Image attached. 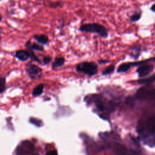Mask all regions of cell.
<instances>
[{"label": "cell", "instance_id": "obj_27", "mask_svg": "<svg viewBox=\"0 0 155 155\" xmlns=\"http://www.w3.org/2000/svg\"><path fill=\"white\" fill-rule=\"evenodd\" d=\"M150 10L153 13H155V3H154L150 7Z\"/></svg>", "mask_w": 155, "mask_h": 155}, {"label": "cell", "instance_id": "obj_7", "mask_svg": "<svg viewBox=\"0 0 155 155\" xmlns=\"http://www.w3.org/2000/svg\"><path fill=\"white\" fill-rule=\"evenodd\" d=\"M25 47L26 50H30L33 51H44V45H42L37 42H32L31 39H29L25 43Z\"/></svg>", "mask_w": 155, "mask_h": 155}, {"label": "cell", "instance_id": "obj_1", "mask_svg": "<svg viewBox=\"0 0 155 155\" xmlns=\"http://www.w3.org/2000/svg\"><path fill=\"white\" fill-rule=\"evenodd\" d=\"M79 30L83 33H96L102 38H107L108 37V30L104 26L97 22L85 23L81 25Z\"/></svg>", "mask_w": 155, "mask_h": 155}, {"label": "cell", "instance_id": "obj_12", "mask_svg": "<svg viewBox=\"0 0 155 155\" xmlns=\"http://www.w3.org/2000/svg\"><path fill=\"white\" fill-rule=\"evenodd\" d=\"M142 11L140 9H136L132 15L130 16L129 19L131 22H136L139 21L142 17Z\"/></svg>", "mask_w": 155, "mask_h": 155}, {"label": "cell", "instance_id": "obj_16", "mask_svg": "<svg viewBox=\"0 0 155 155\" xmlns=\"http://www.w3.org/2000/svg\"><path fill=\"white\" fill-rule=\"evenodd\" d=\"M154 82H155V73L147 78H145L139 81V84H150Z\"/></svg>", "mask_w": 155, "mask_h": 155}, {"label": "cell", "instance_id": "obj_20", "mask_svg": "<svg viewBox=\"0 0 155 155\" xmlns=\"http://www.w3.org/2000/svg\"><path fill=\"white\" fill-rule=\"evenodd\" d=\"M5 90V78L0 77V94L3 93Z\"/></svg>", "mask_w": 155, "mask_h": 155}, {"label": "cell", "instance_id": "obj_15", "mask_svg": "<svg viewBox=\"0 0 155 155\" xmlns=\"http://www.w3.org/2000/svg\"><path fill=\"white\" fill-rule=\"evenodd\" d=\"M130 68V67L129 65L128 62H125V63H122L121 64L119 67L117 68V71L118 73H123V72H125L127 70H128V69Z\"/></svg>", "mask_w": 155, "mask_h": 155}, {"label": "cell", "instance_id": "obj_5", "mask_svg": "<svg viewBox=\"0 0 155 155\" xmlns=\"http://www.w3.org/2000/svg\"><path fill=\"white\" fill-rule=\"evenodd\" d=\"M144 129L150 133L155 132V115L148 118L144 125L140 124L137 127V131L139 133L142 132L144 130Z\"/></svg>", "mask_w": 155, "mask_h": 155}, {"label": "cell", "instance_id": "obj_23", "mask_svg": "<svg viewBox=\"0 0 155 155\" xmlns=\"http://www.w3.org/2000/svg\"><path fill=\"white\" fill-rule=\"evenodd\" d=\"M46 155H58V153L56 150H51L46 153Z\"/></svg>", "mask_w": 155, "mask_h": 155}, {"label": "cell", "instance_id": "obj_3", "mask_svg": "<svg viewBox=\"0 0 155 155\" xmlns=\"http://www.w3.org/2000/svg\"><path fill=\"white\" fill-rule=\"evenodd\" d=\"M136 96L139 99L155 100V87H143L140 88Z\"/></svg>", "mask_w": 155, "mask_h": 155}, {"label": "cell", "instance_id": "obj_4", "mask_svg": "<svg viewBox=\"0 0 155 155\" xmlns=\"http://www.w3.org/2000/svg\"><path fill=\"white\" fill-rule=\"evenodd\" d=\"M25 71L30 78L35 79L40 78L42 70L38 65L28 62L25 65Z\"/></svg>", "mask_w": 155, "mask_h": 155}, {"label": "cell", "instance_id": "obj_25", "mask_svg": "<svg viewBox=\"0 0 155 155\" xmlns=\"http://www.w3.org/2000/svg\"><path fill=\"white\" fill-rule=\"evenodd\" d=\"M2 32H3V28H2V27H0V44L1 43V42H2Z\"/></svg>", "mask_w": 155, "mask_h": 155}, {"label": "cell", "instance_id": "obj_8", "mask_svg": "<svg viewBox=\"0 0 155 155\" xmlns=\"http://www.w3.org/2000/svg\"><path fill=\"white\" fill-rule=\"evenodd\" d=\"M31 39H35L37 43L42 45H45L49 42V38L48 35L42 33L34 34L31 37Z\"/></svg>", "mask_w": 155, "mask_h": 155}, {"label": "cell", "instance_id": "obj_19", "mask_svg": "<svg viewBox=\"0 0 155 155\" xmlns=\"http://www.w3.org/2000/svg\"><path fill=\"white\" fill-rule=\"evenodd\" d=\"M115 67L113 65H111L108 67H107L102 72V74L103 75H107V74H111L114 70Z\"/></svg>", "mask_w": 155, "mask_h": 155}, {"label": "cell", "instance_id": "obj_18", "mask_svg": "<svg viewBox=\"0 0 155 155\" xmlns=\"http://www.w3.org/2000/svg\"><path fill=\"white\" fill-rule=\"evenodd\" d=\"M30 122L35 125H36L38 127H41L43 125L42 122L41 120L37 119V118H33V117H31L29 120Z\"/></svg>", "mask_w": 155, "mask_h": 155}, {"label": "cell", "instance_id": "obj_28", "mask_svg": "<svg viewBox=\"0 0 155 155\" xmlns=\"http://www.w3.org/2000/svg\"><path fill=\"white\" fill-rule=\"evenodd\" d=\"M2 19H3V16H2V15L0 13V22H1V21H2Z\"/></svg>", "mask_w": 155, "mask_h": 155}, {"label": "cell", "instance_id": "obj_10", "mask_svg": "<svg viewBox=\"0 0 155 155\" xmlns=\"http://www.w3.org/2000/svg\"><path fill=\"white\" fill-rule=\"evenodd\" d=\"M15 56L21 61H26L30 58V53L27 50H18L16 51Z\"/></svg>", "mask_w": 155, "mask_h": 155}, {"label": "cell", "instance_id": "obj_26", "mask_svg": "<svg viewBox=\"0 0 155 155\" xmlns=\"http://www.w3.org/2000/svg\"><path fill=\"white\" fill-rule=\"evenodd\" d=\"M126 101H127V102L128 104H133V99L131 97H128Z\"/></svg>", "mask_w": 155, "mask_h": 155}, {"label": "cell", "instance_id": "obj_6", "mask_svg": "<svg viewBox=\"0 0 155 155\" xmlns=\"http://www.w3.org/2000/svg\"><path fill=\"white\" fill-rule=\"evenodd\" d=\"M154 69V66L151 64H143L138 67L137 72L139 77H143L149 74Z\"/></svg>", "mask_w": 155, "mask_h": 155}, {"label": "cell", "instance_id": "obj_17", "mask_svg": "<svg viewBox=\"0 0 155 155\" xmlns=\"http://www.w3.org/2000/svg\"><path fill=\"white\" fill-rule=\"evenodd\" d=\"M28 51H29V53H30V59L32 61H34V62H36L39 64H41V62L40 61V59L38 58V57L34 53V51L33 50H27Z\"/></svg>", "mask_w": 155, "mask_h": 155}, {"label": "cell", "instance_id": "obj_9", "mask_svg": "<svg viewBox=\"0 0 155 155\" xmlns=\"http://www.w3.org/2000/svg\"><path fill=\"white\" fill-rule=\"evenodd\" d=\"M142 51V49L141 45L139 44H135L130 47L129 55L134 59H137L140 56Z\"/></svg>", "mask_w": 155, "mask_h": 155}, {"label": "cell", "instance_id": "obj_24", "mask_svg": "<svg viewBox=\"0 0 155 155\" xmlns=\"http://www.w3.org/2000/svg\"><path fill=\"white\" fill-rule=\"evenodd\" d=\"M109 62L108 60H105V59H100L98 61V63L99 64H107Z\"/></svg>", "mask_w": 155, "mask_h": 155}, {"label": "cell", "instance_id": "obj_13", "mask_svg": "<svg viewBox=\"0 0 155 155\" xmlns=\"http://www.w3.org/2000/svg\"><path fill=\"white\" fill-rule=\"evenodd\" d=\"M65 62V58L63 57H56L55 58L54 62L52 63V68H56L58 67H62V65H64Z\"/></svg>", "mask_w": 155, "mask_h": 155}, {"label": "cell", "instance_id": "obj_2", "mask_svg": "<svg viewBox=\"0 0 155 155\" xmlns=\"http://www.w3.org/2000/svg\"><path fill=\"white\" fill-rule=\"evenodd\" d=\"M76 70L79 72H83L87 75L93 76L97 71V65L95 62L85 61L78 64L76 67Z\"/></svg>", "mask_w": 155, "mask_h": 155}, {"label": "cell", "instance_id": "obj_11", "mask_svg": "<svg viewBox=\"0 0 155 155\" xmlns=\"http://www.w3.org/2000/svg\"><path fill=\"white\" fill-rule=\"evenodd\" d=\"M45 6L48 7L51 9H56L59 7H62L63 6L64 3L61 1H47L44 2Z\"/></svg>", "mask_w": 155, "mask_h": 155}, {"label": "cell", "instance_id": "obj_22", "mask_svg": "<svg viewBox=\"0 0 155 155\" xmlns=\"http://www.w3.org/2000/svg\"><path fill=\"white\" fill-rule=\"evenodd\" d=\"M51 61V57L50 56H44L42 58V62L44 65H47Z\"/></svg>", "mask_w": 155, "mask_h": 155}, {"label": "cell", "instance_id": "obj_14", "mask_svg": "<svg viewBox=\"0 0 155 155\" xmlns=\"http://www.w3.org/2000/svg\"><path fill=\"white\" fill-rule=\"evenodd\" d=\"M44 85L42 84H41L38 85H37L33 90L32 91V94L33 96H41L42 93H43V90H44Z\"/></svg>", "mask_w": 155, "mask_h": 155}, {"label": "cell", "instance_id": "obj_21", "mask_svg": "<svg viewBox=\"0 0 155 155\" xmlns=\"http://www.w3.org/2000/svg\"><path fill=\"white\" fill-rule=\"evenodd\" d=\"M95 104H96V106L97 107V108L102 111V110H105V106L103 104V102L101 101V100H97L95 101Z\"/></svg>", "mask_w": 155, "mask_h": 155}]
</instances>
